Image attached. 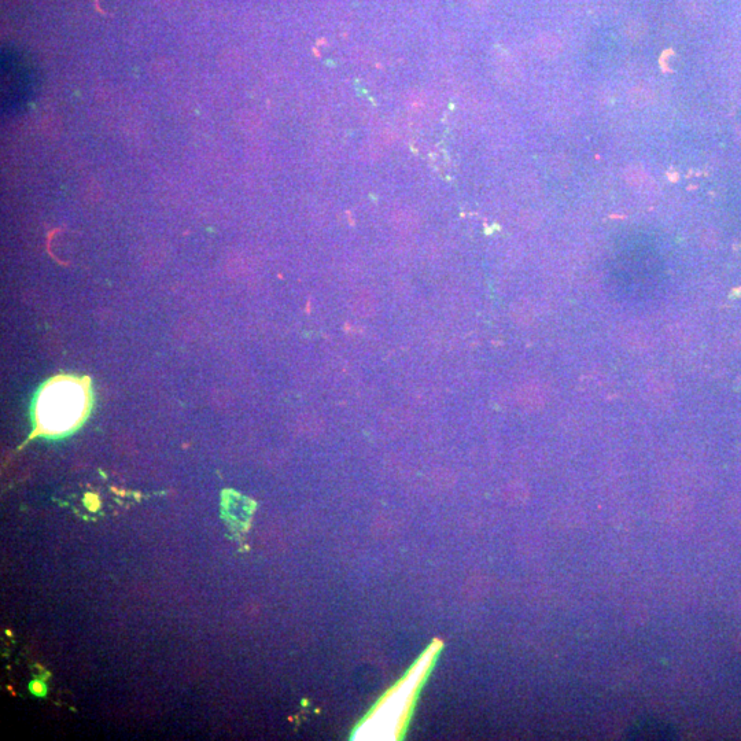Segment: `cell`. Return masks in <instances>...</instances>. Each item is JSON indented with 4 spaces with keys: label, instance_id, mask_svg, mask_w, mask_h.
<instances>
[{
    "label": "cell",
    "instance_id": "cell-2",
    "mask_svg": "<svg viewBox=\"0 0 741 741\" xmlns=\"http://www.w3.org/2000/svg\"><path fill=\"white\" fill-rule=\"evenodd\" d=\"M626 740H677L678 732L672 724L656 717H643L626 732Z\"/></svg>",
    "mask_w": 741,
    "mask_h": 741
},
{
    "label": "cell",
    "instance_id": "cell-3",
    "mask_svg": "<svg viewBox=\"0 0 741 741\" xmlns=\"http://www.w3.org/2000/svg\"><path fill=\"white\" fill-rule=\"evenodd\" d=\"M32 688L35 689V691H36L35 693H43V691H44L42 685H40V684L39 685H33Z\"/></svg>",
    "mask_w": 741,
    "mask_h": 741
},
{
    "label": "cell",
    "instance_id": "cell-1",
    "mask_svg": "<svg viewBox=\"0 0 741 741\" xmlns=\"http://www.w3.org/2000/svg\"><path fill=\"white\" fill-rule=\"evenodd\" d=\"M90 408L86 382L58 376L43 387L35 405L36 434L62 435L75 430Z\"/></svg>",
    "mask_w": 741,
    "mask_h": 741
}]
</instances>
